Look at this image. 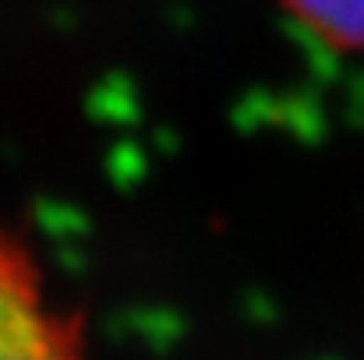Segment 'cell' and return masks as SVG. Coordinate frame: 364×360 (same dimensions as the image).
<instances>
[{"label": "cell", "instance_id": "2", "mask_svg": "<svg viewBox=\"0 0 364 360\" xmlns=\"http://www.w3.org/2000/svg\"><path fill=\"white\" fill-rule=\"evenodd\" d=\"M279 7L329 50L364 53V0H279Z\"/></svg>", "mask_w": 364, "mask_h": 360}, {"label": "cell", "instance_id": "1", "mask_svg": "<svg viewBox=\"0 0 364 360\" xmlns=\"http://www.w3.org/2000/svg\"><path fill=\"white\" fill-rule=\"evenodd\" d=\"M0 360H89L85 322L60 307L28 240L0 223Z\"/></svg>", "mask_w": 364, "mask_h": 360}]
</instances>
